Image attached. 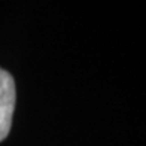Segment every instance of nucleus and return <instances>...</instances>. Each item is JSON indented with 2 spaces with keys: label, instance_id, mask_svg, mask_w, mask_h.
Masks as SVG:
<instances>
[{
  "label": "nucleus",
  "instance_id": "1",
  "mask_svg": "<svg viewBox=\"0 0 146 146\" xmlns=\"http://www.w3.org/2000/svg\"><path fill=\"white\" fill-rule=\"evenodd\" d=\"M15 81L9 72L0 69V142L8 137L15 109Z\"/></svg>",
  "mask_w": 146,
  "mask_h": 146
}]
</instances>
